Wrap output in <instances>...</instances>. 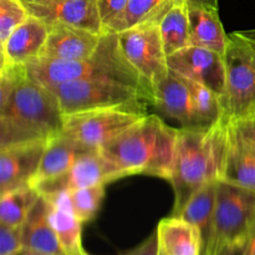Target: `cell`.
Segmentation results:
<instances>
[{
	"mask_svg": "<svg viewBox=\"0 0 255 255\" xmlns=\"http://www.w3.org/2000/svg\"><path fill=\"white\" fill-rule=\"evenodd\" d=\"M116 174L112 171L100 149L84 154L71 168L52 178L44 179L32 184V188L40 196H50L56 193H67L85 187L107 184L116 181Z\"/></svg>",
	"mask_w": 255,
	"mask_h": 255,
	"instance_id": "cell-10",
	"label": "cell"
},
{
	"mask_svg": "<svg viewBox=\"0 0 255 255\" xmlns=\"http://www.w3.org/2000/svg\"><path fill=\"white\" fill-rule=\"evenodd\" d=\"M47 202L49 221L66 255H87L82 247V222L76 217L67 193L50 194Z\"/></svg>",
	"mask_w": 255,
	"mask_h": 255,
	"instance_id": "cell-18",
	"label": "cell"
},
{
	"mask_svg": "<svg viewBox=\"0 0 255 255\" xmlns=\"http://www.w3.org/2000/svg\"><path fill=\"white\" fill-rule=\"evenodd\" d=\"M217 183L218 181H214L199 188L184 204L181 212L177 214L201 229L204 241V249L211 238L212 227H213L217 201Z\"/></svg>",
	"mask_w": 255,
	"mask_h": 255,
	"instance_id": "cell-23",
	"label": "cell"
},
{
	"mask_svg": "<svg viewBox=\"0 0 255 255\" xmlns=\"http://www.w3.org/2000/svg\"><path fill=\"white\" fill-rule=\"evenodd\" d=\"M24 248L47 255H66L62 251L47 214V202L40 196L21 226Z\"/></svg>",
	"mask_w": 255,
	"mask_h": 255,
	"instance_id": "cell-21",
	"label": "cell"
},
{
	"mask_svg": "<svg viewBox=\"0 0 255 255\" xmlns=\"http://www.w3.org/2000/svg\"><path fill=\"white\" fill-rule=\"evenodd\" d=\"M104 34L65 24L49 25V36L39 59L72 61L89 57L99 49Z\"/></svg>",
	"mask_w": 255,
	"mask_h": 255,
	"instance_id": "cell-14",
	"label": "cell"
},
{
	"mask_svg": "<svg viewBox=\"0 0 255 255\" xmlns=\"http://www.w3.org/2000/svg\"><path fill=\"white\" fill-rule=\"evenodd\" d=\"M183 79L188 85L193 101L194 128H209L224 119L221 96L199 82L187 77Z\"/></svg>",
	"mask_w": 255,
	"mask_h": 255,
	"instance_id": "cell-25",
	"label": "cell"
},
{
	"mask_svg": "<svg viewBox=\"0 0 255 255\" xmlns=\"http://www.w3.org/2000/svg\"><path fill=\"white\" fill-rule=\"evenodd\" d=\"M246 255H255V226L253 227V229H252L251 234L248 237Z\"/></svg>",
	"mask_w": 255,
	"mask_h": 255,
	"instance_id": "cell-35",
	"label": "cell"
},
{
	"mask_svg": "<svg viewBox=\"0 0 255 255\" xmlns=\"http://www.w3.org/2000/svg\"><path fill=\"white\" fill-rule=\"evenodd\" d=\"M188 5H203V6L218 7V0H186Z\"/></svg>",
	"mask_w": 255,
	"mask_h": 255,
	"instance_id": "cell-36",
	"label": "cell"
},
{
	"mask_svg": "<svg viewBox=\"0 0 255 255\" xmlns=\"http://www.w3.org/2000/svg\"><path fill=\"white\" fill-rule=\"evenodd\" d=\"M32 81L42 86H55L77 80H114L131 85L146 92L151 99L136 70L122 54L117 34H104L99 49L89 57L72 61L36 59L25 65Z\"/></svg>",
	"mask_w": 255,
	"mask_h": 255,
	"instance_id": "cell-4",
	"label": "cell"
},
{
	"mask_svg": "<svg viewBox=\"0 0 255 255\" xmlns=\"http://www.w3.org/2000/svg\"><path fill=\"white\" fill-rule=\"evenodd\" d=\"M239 36H242L243 39H246L247 41L251 42L252 45L255 47V30H246V31H236Z\"/></svg>",
	"mask_w": 255,
	"mask_h": 255,
	"instance_id": "cell-37",
	"label": "cell"
},
{
	"mask_svg": "<svg viewBox=\"0 0 255 255\" xmlns=\"http://www.w3.org/2000/svg\"><path fill=\"white\" fill-rule=\"evenodd\" d=\"M64 131L56 95L32 81L25 65L0 67V147L50 141Z\"/></svg>",
	"mask_w": 255,
	"mask_h": 255,
	"instance_id": "cell-1",
	"label": "cell"
},
{
	"mask_svg": "<svg viewBox=\"0 0 255 255\" xmlns=\"http://www.w3.org/2000/svg\"><path fill=\"white\" fill-rule=\"evenodd\" d=\"M152 106L167 119L178 122L182 128H194L193 101L181 75L169 70L167 79L157 87L152 100Z\"/></svg>",
	"mask_w": 255,
	"mask_h": 255,
	"instance_id": "cell-17",
	"label": "cell"
},
{
	"mask_svg": "<svg viewBox=\"0 0 255 255\" xmlns=\"http://www.w3.org/2000/svg\"><path fill=\"white\" fill-rule=\"evenodd\" d=\"M122 54L136 70L152 100L157 87L169 74L158 24H146L117 32ZM152 105V104H151Z\"/></svg>",
	"mask_w": 255,
	"mask_h": 255,
	"instance_id": "cell-9",
	"label": "cell"
},
{
	"mask_svg": "<svg viewBox=\"0 0 255 255\" xmlns=\"http://www.w3.org/2000/svg\"><path fill=\"white\" fill-rule=\"evenodd\" d=\"M87 255H89V254H87Z\"/></svg>",
	"mask_w": 255,
	"mask_h": 255,
	"instance_id": "cell-39",
	"label": "cell"
},
{
	"mask_svg": "<svg viewBox=\"0 0 255 255\" xmlns=\"http://www.w3.org/2000/svg\"><path fill=\"white\" fill-rule=\"evenodd\" d=\"M178 128L157 115H146L114 141L100 148L116 178L148 174L171 181Z\"/></svg>",
	"mask_w": 255,
	"mask_h": 255,
	"instance_id": "cell-2",
	"label": "cell"
},
{
	"mask_svg": "<svg viewBox=\"0 0 255 255\" xmlns=\"http://www.w3.org/2000/svg\"><path fill=\"white\" fill-rule=\"evenodd\" d=\"M49 36V25L30 15L1 47V64L26 65L39 59Z\"/></svg>",
	"mask_w": 255,
	"mask_h": 255,
	"instance_id": "cell-15",
	"label": "cell"
},
{
	"mask_svg": "<svg viewBox=\"0 0 255 255\" xmlns=\"http://www.w3.org/2000/svg\"><path fill=\"white\" fill-rule=\"evenodd\" d=\"M247 243H248V241L229 244V246L224 247L219 255H246Z\"/></svg>",
	"mask_w": 255,
	"mask_h": 255,
	"instance_id": "cell-34",
	"label": "cell"
},
{
	"mask_svg": "<svg viewBox=\"0 0 255 255\" xmlns=\"http://www.w3.org/2000/svg\"><path fill=\"white\" fill-rule=\"evenodd\" d=\"M224 65L223 117L228 122H234L255 111V47L237 32H232L224 54Z\"/></svg>",
	"mask_w": 255,
	"mask_h": 255,
	"instance_id": "cell-7",
	"label": "cell"
},
{
	"mask_svg": "<svg viewBox=\"0 0 255 255\" xmlns=\"http://www.w3.org/2000/svg\"><path fill=\"white\" fill-rule=\"evenodd\" d=\"M105 186L106 184H96L67 192L72 211L82 223H87L96 217L106 193Z\"/></svg>",
	"mask_w": 255,
	"mask_h": 255,
	"instance_id": "cell-28",
	"label": "cell"
},
{
	"mask_svg": "<svg viewBox=\"0 0 255 255\" xmlns=\"http://www.w3.org/2000/svg\"><path fill=\"white\" fill-rule=\"evenodd\" d=\"M49 141H34L0 147V194L34 179Z\"/></svg>",
	"mask_w": 255,
	"mask_h": 255,
	"instance_id": "cell-13",
	"label": "cell"
},
{
	"mask_svg": "<svg viewBox=\"0 0 255 255\" xmlns=\"http://www.w3.org/2000/svg\"><path fill=\"white\" fill-rule=\"evenodd\" d=\"M91 151H97V149L87 148L79 142L65 136L64 133L54 137L47 142L39 169L30 186L36 182L52 178V177L64 173L67 169L71 168L84 154Z\"/></svg>",
	"mask_w": 255,
	"mask_h": 255,
	"instance_id": "cell-22",
	"label": "cell"
},
{
	"mask_svg": "<svg viewBox=\"0 0 255 255\" xmlns=\"http://www.w3.org/2000/svg\"><path fill=\"white\" fill-rule=\"evenodd\" d=\"M255 192V147L246 141L229 122L228 142L221 179Z\"/></svg>",
	"mask_w": 255,
	"mask_h": 255,
	"instance_id": "cell-19",
	"label": "cell"
},
{
	"mask_svg": "<svg viewBox=\"0 0 255 255\" xmlns=\"http://www.w3.org/2000/svg\"><path fill=\"white\" fill-rule=\"evenodd\" d=\"M66 115L120 106H146L148 95L137 87L114 80H77L50 86Z\"/></svg>",
	"mask_w": 255,
	"mask_h": 255,
	"instance_id": "cell-6",
	"label": "cell"
},
{
	"mask_svg": "<svg viewBox=\"0 0 255 255\" xmlns=\"http://www.w3.org/2000/svg\"><path fill=\"white\" fill-rule=\"evenodd\" d=\"M231 124L248 143L255 147V111Z\"/></svg>",
	"mask_w": 255,
	"mask_h": 255,
	"instance_id": "cell-32",
	"label": "cell"
},
{
	"mask_svg": "<svg viewBox=\"0 0 255 255\" xmlns=\"http://www.w3.org/2000/svg\"><path fill=\"white\" fill-rule=\"evenodd\" d=\"M15 255H47V254H44V253H40V252H36V251H32V249H27V248H22L21 251L17 252Z\"/></svg>",
	"mask_w": 255,
	"mask_h": 255,
	"instance_id": "cell-38",
	"label": "cell"
},
{
	"mask_svg": "<svg viewBox=\"0 0 255 255\" xmlns=\"http://www.w3.org/2000/svg\"><path fill=\"white\" fill-rule=\"evenodd\" d=\"M129 0H96L97 11L104 32H114L121 21Z\"/></svg>",
	"mask_w": 255,
	"mask_h": 255,
	"instance_id": "cell-30",
	"label": "cell"
},
{
	"mask_svg": "<svg viewBox=\"0 0 255 255\" xmlns=\"http://www.w3.org/2000/svg\"><path fill=\"white\" fill-rule=\"evenodd\" d=\"M30 14L21 0H0V45L29 19Z\"/></svg>",
	"mask_w": 255,
	"mask_h": 255,
	"instance_id": "cell-29",
	"label": "cell"
},
{
	"mask_svg": "<svg viewBox=\"0 0 255 255\" xmlns=\"http://www.w3.org/2000/svg\"><path fill=\"white\" fill-rule=\"evenodd\" d=\"M40 194L31 186H24L0 194V224L21 227Z\"/></svg>",
	"mask_w": 255,
	"mask_h": 255,
	"instance_id": "cell-26",
	"label": "cell"
},
{
	"mask_svg": "<svg viewBox=\"0 0 255 255\" xmlns=\"http://www.w3.org/2000/svg\"><path fill=\"white\" fill-rule=\"evenodd\" d=\"M120 255H158L157 254L156 231H154L143 243H141L139 246H137L136 248L125 252V253Z\"/></svg>",
	"mask_w": 255,
	"mask_h": 255,
	"instance_id": "cell-33",
	"label": "cell"
},
{
	"mask_svg": "<svg viewBox=\"0 0 255 255\" xmlns=\"http://www.w3.org/2000/svg\"><path fill=\"white\" fill-rule=\"evenodd\" d=\"M178 0H129L115 34L146 24H159L166 12Z\"/></svg>",
	"mask_w": 255,
	"mask_h": 255,
	"instance_id": "cell-27",
	"label": "cell"
},
{
	"mask_svg": "<svg viewBox=\"0 0 255 255\" xmlns=\"http://www.w3.org/2000/svg\"><path fill=\"white\" fill-rule=\"evenodd\" d=\"M146 106L90 110L64 116L65 136L90 149H100L143 119Z\"/></svg>",
	"mask_w": 255,
	"mask_h": 255,
	"instance_id": "cell-8",
	"label": "cell"
},
{
	"mask_svg": "<svg viewBox=\"0 0 255 255\" xmlns=\"http://www.w3.org/2000/svg\"><path fill=\"white\" fill-rule=\"evenodd\" d=\"M22 248L21 227L0 224V255H15Z\"/></svg>",
	"mask_w": 255,
	"mask_h": 255,
	"instance_id": "cell-31",
	"label": "cell"
},
{
	"mask_svg": "<svg viewBox=\"0 0 255 255\" xmlns=\"http://www.w3.org/2000/svg\"><path fill=\"white\" fill-rule=\"evenodd\" d=\"M158 26L167 56L191 46L188 4L186 0H178L162 17Z\"/></svg>",
	"mask_w": 255,
	"mask_h": 255,
	"instance_id": "cell-24",
	"label": "cell"
},
{
	"mask_svg": "<svg viewBox=\"0 0 255 255\" xmlns=\"http://www.w3.org/2000/svg\"><path fill=\"white\" fill-rule=\"evenodd\" d=\"M254 226L255 192L218 181L212 234L203 255H219L224 247L248 241Z\"/></svg>",
	"mask_w": 255,
	"mask_h": 255,
	"instance_id": "cell-5",
	"label": "cell"
},
{
	"mask_svg": "<svg viewBox=\"0 0 255 255\" xmlns=\"http://www.w3.org/2000/svg\"><path fill=\"white\" fill-rule=\"evenodd\" d=\"M228 129L226 119L209 128H178L169 181L174 191L172 216H177L199 188L221 179Z\"/></svg>",
	"mask_w": 255,
	"mask_h": 255,
	"instance_id": "cell-3",
	"label": "cell"
},
{
	"mask_svg": "<svg viewBox=\"0 0 255 255\" xmlns=\"http://www.w3.org/2000/svg\"><path fill=\"white\" fill-rule=\"evenodd\" d=\"M188 19L191 46L203 47L224 56L229 35L224 31L218 7L188 5Z\"/></svg>",
	"mask_w": 255,
	"mask_h": 255,
	"instance_id": "cell-20",
	"label": "cell"
},
{
	"mask_svg": "<svg viewBox=\"0 0 255 255\" xmlns=\"http://www.w3.org/2000/svg\"><path fill=\"white\" fill-rule=\"evenodd\" d=\"M169 70L204 85L221 99L226 94L224 56L203 47L189 46L168 56Z\"/></svg>",
	"mask_w": 255,
	"mask_h": 255,
	"instance_id": "cell-11",
	"label": "cell"
},
{
	"mask_svg": "<svg viewBox=\"0 0 255 255\" xmlns=\"http://www.w3.org/2000/svg\"><path fill=\"white\" fill-rule=\"evenodd\" d=\"M30 15L47 25L65 24L105 34L96 0H21Z\"/></svg>",
	"mask_w": 255,
	"mask_h": 255,
	"instance_id": "cell-12",
	"label": "cell"
},
{
	"mask_svg": "<svg viewBox=\"0 0 255 255\" xmlns=\"http://www.w3.org/2000/svg\"><path fill=\"white\" fill-rule=\"evenodd\" d=\"M158 255H203L201 229L178 216L162 219L156 228Z\"/></svg>",
	"mask_w": 255,
	"mask_h": 255,
	"instance_id": "cell-16",
	"label": "cell"
}]
</instances>
